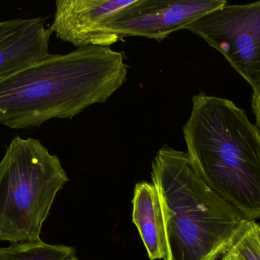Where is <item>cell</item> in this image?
Here are the masks:
<instances>
[{"instance_id":"cell-3","label":"cell","mask_w":260,"mask_h":260,"mask_svg":"<svg viewBox=\"0 0 260 260\" xmlns=\"http://www.w3.org/2000/svg\"><path fill=\"white\" fill-rule=\"evenodd\" d=\"M151 180L161 204L168 260H218L248 221L197 175L183 151L162 147Z\"/></svg>"},{"instance_id":"cell-1","label":"cell","mask_w":260,"mask_h":260,"mask_svg":"<svg viewBox=\"0 0 260 260\" xmlns=\"http://www.w3.org/2000/svg\"><path fill=\"white\" fill-rule=\"evenodd\" d=\"M127 74L124 53L110 47L50 53L0 79V125L29 129L53 119H73L106 102Z\"/></svg>"},{"instance_id":"cell-6","label":"cell","mask_w":260,"mask_h":260,"mask_svg":"<svg viewBox=\"0 0 260 260\" xmlns=\"http://www.w3.org/2000/svg\"><path fill=\"white\" fill-rule=\"evenodd\" d=\"M226 0H134L113 15L105 30L121 37L162 41L227 4Z\"/></svg>"},{"instance_id":"cell-13","label":"cell","mask_w":260,"mask_h":260,"mask_svg":"<svg viewBox=\"0 0 260 260\" xmlns=\"http://www.w3.org/2000/svg\"><path fill=\"white\" fill-rule=\"evenodd\" d=\"M251 107L256 118V126L260 130V90L253 93L251 99Z\"/></svg>"},{"instance_id":"cell-7","label":"cell","mask_w":260,"mask_h":260,"mask_svg":"<svg viewBox=\"0 0 260 260\" xmlns=\"http://www.w3.org/2000/svg\"><path fill=\"white\" fill-rule=\"evenodd\" d=\"M134 0H59L50 29L75 47H110L120 37L105 30L110 18Z\"/></svg>"},{"instance_id":"cell-9","label":"cell","mask_w":260,"mask_h":260,"mask_svg":"<svg viewBox=\"0 0 260 260\" xmlns=\"http://www.w3.org/2000/svg\"><path fill=\"white\" fill-rule=\"evenodd\" d=\"M46 18L0 44V79L50 54L52 32L45 27Z\"/></svg>"},{"instance_id":"cell-14","label":"cell","mask_w":260,"mask_h":260,"mask_svg":"<svg viewBox=\"0 0 260 260\" xmlns=\"http://www.w3.org/2000/svg\"><path fill=\"white\" fill-rule=\"evenodd\" d=\"M220 260H240V259L236 253L229 250Z\"/></svg>"},{"instance_id":"cell-8","label":"cell","mask_w":260,"mask_h":260,"mask_svg":"<svg viewBox=\"0 0 260 260\" xmlns=\"http://www.w3.org/2000/svg\"><path fill=\"white\" fill-rule=\"evenodd\" d=\"M133 221L151 260H168V246L161 204L157 188L142 182L135 186Z\"/></svg>"},{"instance_id":"cell-4","label":"cell","mask_w":260,"mask_h":260,"mask_svg":"<svg viewBox=\"0 0 260 260\" xmlns=\"http://www.w3.org/2000/svg\"><path fill=\"white\" fill-rule=\"evenodd\" d=\"M68 182L59 157L39 140L14 137L0 161V241H41L43 224Z\"/></svg>"},{"instance_id":"cell-5","label":"cell","mask_w":260,"mask_h":260,"mask_svg":"<svg viewBox=\"0 0 260 260\" xmlns=\"http://www.w3.org/2000/svg\"><path fill=\"white\" fill-rule=\"evenodd\" d=\"M219 51L248 82L260 90V1L224 5L186 27Z\"/></svg>"},{"instance_id":"cell-12","label":"cell","mask_w":260,"mask_h":260,"mask_svg":"<svg viewBox=\"0 0 260 260\" xmlns=\"http://www.w3.org/2000/svg\"><path fill=\"white\" fill-rule=\"evenodd\" d=\"M40 18H20L0 21V44L25 31L38 22Z\"/></svg>"},{"instance_id":"cell-2","label":"cell","mask_w":260,"mask_h":260,"mask_svg":"<svg viewBox=\"0 0 260 260\" xmlns=\"http://www.w3.org/2000/svg\"><path fill=\"white\" fill-rule=\"evenodd\" d=\"M183 127L197 175L246 219H260V130L242 108L202 92Z\"/></svg>"},{"instance_id":"cell-15","label":"cell","mask_w":260,"mask_h":260,"mask_svg":"<svg viewBox=\"0 0 260 260\" xmlns=\"http://www.w3.org/2000/svg\"><path fill=\"white\" fill-rule=\"evenodd\" d=\"M259 232H260V226H259Z\"/></svg>"},{"instance_id":"cell-11","label":"cell","mask_w":260,"mask_h":260,"mask_svg":"<svg viewBox=\"0 0 260 260\" xmlns=\"http://www.w3.org/2000/svg\"><path fill=\"white\" fill-rule=\"evenodd\" d=\"M259 226L255 221H247L229 249L240 260H260Z\"/></svg>"},{"instance_id":"cell-10","label":"cell","mask_w":260,"mask_h":260,"mask_svg":"<svg viewBox=\"0 0 260 260\" xmlns=\"http://www.w3.org/2000/svg\"><path fill=\"white\" fill-rule=\"evenodd\" d=\"M0 260H79L76 251L69 246L53 245L38 241L11 244L0 248Z\"/></svg>"}]
</instances>
